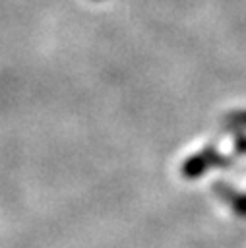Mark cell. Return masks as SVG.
<instances>
[{
    "label": "cell",
    "instance_id": "6da1fadb",
    "mask_svg": "<svg viewBox=\"0 0 246 248\" xmlns=\"http://www.w3.org/2000/svg\"><path fill=\"white\" fill-rule=\"evenodd\" d=\"M223 163H225V159H223L215 149L207 147V149H203V151H200V153L188 157V159L184 161L180 172H182V176H186V178H198V176H201L209 167L223 165Z\"/></svg>",
    "mask_w": 246,
    "mask_h": 248
},
{
    "label": "cell",
    "instance_id": "7a4b0ae2",
    "mask_svg": "<svg viewBox=\"0 0 246 248\" xmlns=\"http://www.w3.org/2000/svg\"><path fill=\"white\" fill-rule=\"evenodd\" d=\"M215 192H217L221 198H225V200L232 205V209H234L238 215H246V196L236 194L234 190L227 188L225 184H215Z\"/></svg>",
    "mask_w": 246,
    "mask_h": 248
},
{
    "label": "cell",
    "instance_id": "3957f363",
    "mask_svg": "<svg viewBox=\"0 0 246 248\" xmlns=\"http://www.w3.org/2000/svg\"><path fill=\"white\" fill-rule=\"evenodd\" d=\"M227 120H229L231 124H236V126H246V110L229 112V114H227Z\"/></svg>",
    "mask_w": 246,
    "mask_h": 248
}]
</instances>
